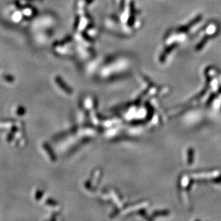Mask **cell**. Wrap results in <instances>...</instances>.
Segmentation results:
<instances>
[{
  "mask_svg": "<svg viewBox=\"0 0 221 221\" xmlns=\"http://www.w3.org/2000/svg\"><path fill=\"white\" fill-rule=\"evenodd\" d=\"M201 19H202V15H198L197 16H196L195 19H192V20L191 21L189 24H187V25L184 26L183 27H182H182H180L178 29H177V31H178V32H180V33L186 32V31H188L189 29L192 27V26H193L195 24H197V22H199V21L201 20Z\"/></svg>",
  "mask_w": 221,
  "mask_h": 221,
  "instance_id": "obj_1",
  "label": "cell"
},
{
  "mask_svg": "<svg viewBox=\"0 0 221 221\" xmlns=\"http://www.w3.org/2000/svg\"><path fill=\"white\" fill-rule=\"evenodd\" d=\"M177 46V43H174V44H171L170 46H169L168 47L166 48V49L164 50L163 52L162 53V55H161V57H160V60L162 62V61L164 59V58L166 57V56H167V54H168L169 53H170V51H172L174 48H175Z\"/></svg>",
  "mask_w": 221,
  "mask_h": 221,
  "instance_id": "obj_2",
  "label": "cell"
},
{
  "mask_svg": "<svg viewBox=\"0 0 221 221\" xmlns=\"http://www.w3.org/2000/svg\"><path fill=\"white\" fill-rule=\"evenodd\" d=\"M210 36H209V35L204 36V37L201 39V41H200V42L197 44V45L196 46V49H197V50H200V49H202V48L204 46V45L206 44V42H207V40L210 39Z\"/></svg>",
  "mask_w": 221,
  "mask_h": 221,
  "instance_id": "obj_3",
  "label": "cell"
}]
</instances>
